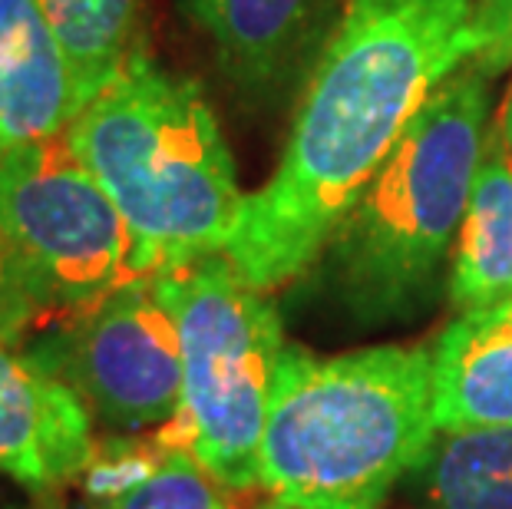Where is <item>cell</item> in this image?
I'll list each match as a JSON object with an SVG mask.
<instances>
[{
	"label": "cell",
	"mask_w": 512,
	"mask_h": 509,
	"mask_svg": "<svg viewBox=\"0 0 512 509\" xmlns=\"http://www.w3.org/2000/svg\"><path fill=\"white\" fill-rule=\"evenodd\" d=\"M63 133L123 212L149 275L225 252L245 196L195 80L139 50Z\"/></svg>",
	"instance_id": "cell-3"
},
{
	"label": "cell",
	"mask_w": 512,
	"mask_h": 509,
	"mask_svg": "<svg viewBox=\"0 0 512 509\" xmlns=\"http://www.w3.org/2000/svg\"><path fill=\"white\" fill-rule=\"evenodd\" d=\"M446 291L460 311L512 298V159L493 126L453 245Z\"/></svg>",
	"instance_id": "cell-12"
},
{
	"label": "cell",
	"mask_w": 512,
	"mask_h": 509,
	"mask_svg": "<svg viewBox=\"0 0 512 509\" xmlns=\"http://www.w3.org/2000/svg\"><path fill=\"white\" fill-rule=\"evenodd\" d=\"M24 354L116 430L169 424L182 407V341L156 275L57 318Z\"/></svg>",
	"instance_id": "cell-7"
},
{
	"label": "cell",
	"mask_w": 512,
	"mask_h": 509,
	"mask_svg": "<svg viewBox=\"0 0 512 509\" xmlns=\"http://www.w3.org/2000/svg\"><path fill=\"white\" fill-rule=\"evenodd\" d=\"M433 424L512 427V298L463 311L433 344Z\"/></svg>",
	"instance_id": "cell-9"
},
{
	"label": "cell",
	"mask_w": 512,
	"mask_h": 509,
	"mask_svg": "<svg viewBox=\"0 0 512 509\" xmlns=\"http://www.w3.org/2000/svg\"><path fill=\"white\" fill-rule=\"evenodd\" d=\"M43 509H90V506H80V503H63V500H50V496H47V503H43Z\"/></svg>",
	"instance_id": "cell-19"
},
{
	"label": "cell",
	"mask_w": 512,
	"mask_h": 509,
	"mask_svg": "<svg viewBox=\"0 0 512 509\" xmlns=\"http://www.w3.org/2000/svg\"><path fill=\"white\" fill-rule=\"evenodd\" d=\"M0 235L24 268L43 318H63L129 281L152 278L133 229L76 159L67 133L0 159Z\"/></svg>",
	"instance_id": "cell-6"
},
{
	"label": "cell",
	"mask_w": 512,
	"mask_h": 509,
	"mask_svg": "<svg viewBox=\"0 0 512 509\" xmlns=\"http://www.w3.org/2000/svg\"><path fill=\"white\" fill-rule=\"evenodd\" d=\"M90 509H232L225 486L192 453L166 450L146 480L110 500L86 503Z\"/></svg>",
	"instance_id": "cell-15"
},
{
	"label": "cell",
	"mask_w": 512,
	"mask_h": 509,
	"mask_svg": "<svg viewBox=\"0 0 512 509\" xmlns=\"http://www.w3.org/2000/svg\"><path fill=\"white\" fill-rule=\"evenodd\" d=\"M192 24L212 40L228 83L261 96L288 77L318 30L321 0H179Z\"/></svg>",
	"instance_id": "cell-11"
},
{
	"label": "cell",
	"mask_w": 512,
	"mask_h": 509,
	"mask_svg": "<svg viewBox=\"0 0 512 509\" xmlns=\"http://www.w3.org/2000/svg\"><path fill=\"white\" fill-rule=\"evenodd\" d=\"M43 321V311L37 305L30 281L20 268L17 255L0 235V344L7 348H24L27 334L34 324Z\"/></svg>",
	"instance_id": "cell-16"
},
{
	"label": "cell",
	"mask_w": 512,
	"mask_h": 509,
	"mask_svg": "<svg viewBox=\"0 0 512 509\" xmlns=\"http://www.w3.org/2000/svg\"><path fill=\"white\" fill-rule=\"evenodd\" d=\"M67 57L76 113L143 50V0H37Z\"/></svg>",
	"instance_id": "cell-13"
},
{
	"label": "cell",
	"mask_w": 512,
	"mask_h": 509,
	"mask_svg": "<svg viewBox=\"0 0 512 509\" xmlns=\"http://www.w3.org/2000/svg\"><path fill=\"white\" fill-rule=\"evenodd\" d=\"M420 470L430 509H512V427L437 433Z\"/></svg>",
	"instance_id": "cell-14"
},
{
	"label": "cell",
	"mask_w": 512,
	"mask_h": 509,
	"mask_svg": "<svg viewBox=\"0 0 512 509\" xmlns=\"http://www.w3.org/2000/svg\"><path fill=\"white\" fill-rule=\"evenodd\" d=\"M473 20L476 0H344L275 176L242 199L222 252L248 288L318 262L423 103L476 57Z\"/></svg>",
	"instance_id": "cell-1"
},
{
	"label": "cell",
	"mask_w": 512,
	"mask_h": 509,
	"mask_svg": "<svg viewBox=\"0 0 512 509\" xmlns=\"http://www.w3.org/2000/svg\"><path fill=\"white\" fill-rule=\"evenodd\" d=\"M73 116V77L40 4L0 0V159L63 133Z\"/></svg>",
	"instance_id": "cell-10"
},
{
	"label": "cell",
	"mask_w": 512,
	"mask_h": 509,
	"mask_svg": "<svg viewBox=\"0 0 512 509\" xmlns=\"http://www.w3.org/2000/svg\"><path fill=\"white\" fill-rule=\"evenodd\" d=\"M232 509H235V506H232Z\"/></svg>",
	"instance_id": "cell-22"
},
{
	"label": "cell",
	"mask_w": 512,
	"mask_h": 509,
	"mask_svg": "<svg viewBox=\"0 0 512 509\" xmlns=\"http://www.w3.org/2000/svg\"><path fill=\"white\" fill-rule=\"evenodd\" d=\"M486 80L466 63L437 86L321 252L357 318H403L430 298L486 153Z\"/></svg>",
	"instance_id": "cell-4"
},
{
	"label": "cell",
	"mask_w": 512,
	"mask_h": 509,
	"mask_svg": "<svg viewBox=\"0 0 512 509\" xmlns=\"http://www.w3.org/2000/svg\"><path fill=\"white\" fill-rule=\"evenodd\" d=\"M433 351L285 348L258 453V486L281 509H380L437 440Z\"/></svg>",
	"instance_id": "cell-2"
},
{
	"label": "cell",
	"mask_w": 512,
	"mask_h": 509,
	"mask_svg": "<svg viewBox=\"0 0 512 509\" xmlns=\"http://www.w3.org/2000/svg\"><path fill=\"white\" fill-rule=\"evenodd\" d=\"M476 34L479 50L470 60L486 77L512 63V0H476Z\"/></svg>",
	"instance_id": "cell-17"
},
{
	"label": "cell",
	"mask_w": 512,
	"mask_h": 509,
	"mask_svg": "<svg viewBox=\"0 0 512 509\" xmlns=\"http://www.w3.org/2000/svg\"><path fill=\"white\" fill-rule=\"evenodd\" d=\"M93 453L90 407L24 351L0 344V473L50 496L83 476Z\"/></svg>",
	"instance_id": "cell-8"
},
{
	"label": "cell",
	"mask_w": 512,
	"mask_h": 509,
	"mask_svg": "<svg viewBox=\"0 0 512 509\" xmlns=\"http://www.w3.org/2000/svg\"><path fill=\"white\" fill-rule=\"evenodd\" d=\"M182 341V407L162 447L192 453L225 490L258 486V453L285 341L265 291L248 288L225 255L156 275Z\"/></svg>",
	"instance_id": "cell-5"
},
{
	"label": "cell",
	"mask_w": 512,
	"mask_h": 509,
	"mask_svg": "<svg viewBox=\"0 0 512 509\" xmlns=\"http://www.w3.org/2000/svg\"><path fill=\"white\" fill-rule=\"evenodd\" d=\"M0 509H4V506H0Z\"/></svg>",
	"instance_id": "cell-21"
},
{
	"label": "cell",
	"mask_w": 512,
	"mask_h": 509,
	"mask_svg": "<svg viewBox=\"0 0 512 509\" xmlns=\"http://www.w3.org/2000/svg\"><path fill=\"white\" fill-rule=\"evenodd\" d=\"M493 129H496V136L503 139L506 153H509V159H512V83H509V90H506V96H503V106H499Z\"/></svg>",
	"instance_id": "cell-18"
},
{
	"label": "cell",
	"mask_w": 512,
	"mask_h": 509,
	"mask_svg": "<svg viewBox=\"0 0 512 509\" xmlns=\"http://www.w3.org/2000/svg\"><path fill=\"white\" fill-rule=\"evenodd\" d=\"M258 509H281V506H275V503H271V500H265V503H261Z\"/></svg>",
	"instance_id": "cell-20"
}]
</instances>
